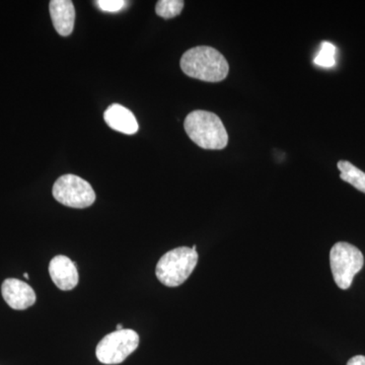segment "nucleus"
I'll return each mask as SVG.
<instances>
[{
	"label": "nucleus",
	"instance_id": "f257e3e1",
	"mask_svg": "<svg viewBox=\"0 0 365 365\" xmlns=\"http://www.w3.org/2000/svg\"><path fill=\"white\" fill-rule=\"evenodd\" d=\"M180 66L186 76L207 83H220L230 72L225 57L209 46H198L185 52Z\"/></svg>",
	"mask_w": 365,
	"mask_h": 365
},
{
	"label": "nucleus",
	"instance_id": "f03ea898",
	"mask_svg": "<svg viewBox=\"0 0 365 365\" xmlns=\"http://www.w3.org/2000/svg\"><path fill=\"white\" fill-rule=\"evenodd\" d=\"M187 135L204 150H220L227 148L228 135L220 118L215 113L196 110L184 122Z\"/></svg>",
	"mask_w": 365,
	"mask_h": 365
},
{
	"label": "nucleus",
	"instance_id": "7ed1b4c3",
	"mask_svg": "<svg viewBox=\"0 0 365 365\" xmlns=\"http://www.w3.org/2000/svg\"><path fill=\"white\" fill-rule=\"evenodd\" d=\"M198 263V254L188 247H180L163 255L158 261L155 274L165 287L182 284L193 272Z\"/></svg>",
	"mask_w": 365,
	"mask_h": 365
},
{
	"label": "nucleus",
	"instance_id": "20e7f679",
	"mask_svg": "<svg viewBox=\"0 0 365 365\" xmlns=\"http://www.w3.org/2000/svg\"><path fill=\"white\" fill-rule=\"evenodd\" d=\"M361 251L351 244L339 242L330 252V265L337 287L346 290L351 287L353 278L364 267Z\"/></svg>",
	"mask_w": 365,
	"mask_h": 365
},
{
	"label": "nucleus",
	"instance_id": "39448f33",
	"mask_svg": "<svg viewBox=\"0 0 365 365\" xmlns=\"http://www.w3.org/2000/svg\"><path fill=\"white\" fill-rule=\"evenodd\" d=\"M139 345V336L130 329L115 331L105 336L96 349L98 361L112 365L120 364L132 354Z\"/></svg>",
	"mask_w": 365,
	"mask_h": 365
},
{
	"label": "nucleus",
	"instance_id": "423d86ee",
	"mask_svg": "<svg viewBox=\"0 0 365 365\" xmlns=\"http://www.w3.org/2000/svg\"><path fill=\"white\" fill-rule=\"evenodd\" d=\"M53 196L63 205L86 208L96 201V193L90 182L76 175H63L53 186Z\"/></svg>",
	"mask_w": 365,
	"mask_h": 365
},
{
	"label": "nucleus",
	"instance_id": "0eeeda50",
	"mask_svg": "<svg viewBox=\"0 0 365 365\" xmlns=\"http://www.w3.org/2000/svg\"><path fill=\"white\" fill-rule=\"evenodd\" d=\"M1 294L6 304L16 311L29 309L36 302V294L33 288L24 281L14 278L4 281Z\"/></svg>",
	"mask_w": 365,
	"mask_h": 365
},
{
	"label": "nucleus",
	"instance_id": "6e6552de",
	"mask_svg": "<svg viewBox=\"0 0 365 365\" xmlns=\"http://www.w3.org/2000/svg\"><path fill=\"white\" fill-rule=\"evenodd\" d=\"M49 273L54 284L59 289L68 292L78 284V271L76 262H72L68 257H54L50 262Z\"/></svg>",
	"mask_w": 365,
	"mask_h": 365
},
{
	"label": "nucleus",
	"instance_id": "1a4fd4ad",
	"mask_svg": "<svg viewBox=\"0 0 365 365\" xmlns=\"http://www.w3.org/2000/svg\"><path fill=\"white\" fill-rule=\"evenodd\" d=\"M50 16L55 30L62 37L73 32L76 9L71 0H52L49 4Z\"/></svg>",
	"mask_w": 365,
	"mask_h": 365
},
{
	"label": "nucleus",
	"instance_id": "9d476101",
	"mask_svg": "<svg viewBox=\"0 0 365 365\" xmlns=\"http://www.w3.org/2000/svg\"><path fill=\"white\" fill-rule=\"evenodd\" d=\"M106 123L113 130L132 135L138 131L139 126L135 116L130 110L120 104H113L104 113Z\"/></svg>",
	"mask_w": 365,
	"mask_h": 365
},
{
	"label": "nucleus",
	"instance_id": "9b49d317",
	"mask_svg": "<svg viewBox=\"0 0 365 365\" xmlns=\"http://www.w3.org/2000/svg\"><path fill=\"white\" fill-rule=\"evenodd\" d=\"M337 167L341 172L340 178L343 181L349 182L354 188L365 194L364 172L347 160H340L337 163Z\"/></svg>",
	"mask_w": 365,
	"mask_h": 365
},
{
	"label": "nucleus",
	"instance_id": "f8f14e48",
	"mask_svg": "<svg viewBox=\"0 0 365 365\" xmlns=\"http://www.w3.org/2000/svg\"><path fill=\"white\" fill-rule=\"evenodd\" d=\"M185 2L182 0H160L155 6V13L160 18L169 20L182 13Z\"/></svg>",
	"mask_w": 365,
	"mask_h": 365
},
{
	"label": "nucleus",
	"instance_id": "ddd939ff",
	"mask_svg": "<svg viewBox=\"0 0 365 365\" xmlns=\"http://www.w3.org/2000/svg\"><path fill=\"white\" fill-rule=\"evenodd\" d=\"M314 64L330 68L336 64V47L329 42L322 43L318 56L314 58Z\"/></svg>",
	"mask_w": 365,
	"mask_h": 365
},
{
	"label": "nucleus",
	"instance_id": "4468645a",
	"mask_svg": "<svg viewBox=\"0 0 365 365\" xmlns=\"http://www.w3.org/2000/svg\"><path fill=\"white\" fill-rule=\"evenodd\" d=\"M96 4L103 11L117 13L126 6V1H124V0H98Z\"/></svg>",
	"mask_w": 365,
	"mask_h": 365
},
{
	"label": "nucleus",
	"instance_id": "2eb2a0df",
	"mask_svg": "<svg viewBox=\"0 0 365 365\" xmlns=\"http://www.w3.org/2000/svg\"><path fill=\"white\" fill-rule=\"evenodd\" d=\"M347 365H365V356L364 355H357V356L352 357L348 361Z\"/></svg>",
	"mask_w": 365,
	"mask_h": 365
},
{
	"label": "nucleus",
	"instance_id": "dca6fc26",
	"mask_svg": "<svg viewBox=\"0 0 365 365\" xmlns=\"http://www.w3.org/2000/svg\"><path fill=\"white\" fill-rule=\"evenodd\" d=\"M124 327L122 324H118L117 325V331L123 330Z\"/></svg>",
	"mask_w": 365,
	"mask_h": 365
},
{
	"label": "nucleus",
	"instance_id": "f3484780",
	"mask_svg": "<svg viewBox=\"0 0 365 365\" xmlns=\"http://www.w3.org/2000/svg\"><path fill=\"white\" fill-rule=\"evenodd\" d=\"M24 276H25V278H26V279H29V275H28V273H25V274H24Z\"/></svg>",
	"mask_w": 365,
	"mask_h": 365
}]
</instances>
